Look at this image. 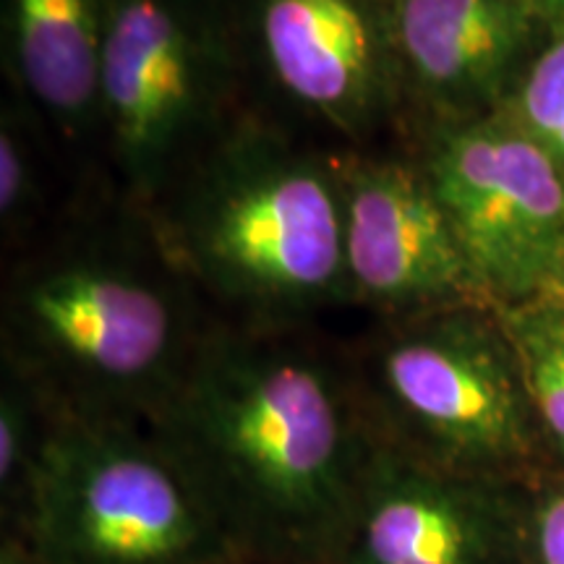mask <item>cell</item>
I'll return each mask as SVG.
<instances>
[{
  "mask_svg": "<svg viewBox=\"0 0 564 564\" xmlns=\"http://www.w3.org/2000/svg\"><path fill=\"white\" fill-rule=\"evenodd\" d=\"M350 303L390 316L484 299L421 160L333 154Z\"/></svg>",
  "mask_w": 564,
  "mask_h": 564,
  "instance_id": "9c48e42d",
  "label": "cell"
},
{
  "mask_svg": "<svg viewBox=\"0 0 564 564\" xmlns=\"http://www.w3.org/2000/svg\"><path fill=\"white\" fill-rule=\"evenodd\" d=\"M112 0H0L11 95L61 139L100 131V70Z\"/></svg>",
  "mask_w": 564,
  "mask_h": 564,
  "instance_id": "7c38bea8",
  "label": "cell"
},
{
  "mask_svg": "<svg viewBox=\"0 0 564 564\" xmlns=\"http://www.w3.org/2000/svg\"><path fill=\"white\" fill-rule=\"evenodd\" d=\"M552 34L497 112L564 171V30H552Z\"/></svg>",
  "mask_w": 564,
  "mask_h": 564,
  "instance_id": "9a60e30c",
  "label": "cell"
},
{
  "mask_svg": "<svg viewBox=\"0 0 564 564\" xmlns=\"http://www.w3.org/2000/svg\"><path fill=\"white\" fill-rule=\"evenodd\" d=\"M178 272L251 327L350 303L333 154L238 118L152 215Z\"/></svg>",
  "mask_w": 564,
  "mask_h": 564,
  "instance_id": "3957f363",
  "label": "cell"
},
{
  "mask_svg": "<svg viewBox=\"0 0 564 564\" xmlns=\"http://www.w3.org/2000/svg\"><path fill=\"white\" fill-rule=\"evenodd\" d=\"M421 165L478 291L494 306L549 295L564 251V171L502 112L436 123Z\"/></svg>",
  "mask_w": 564,
  "mask_h": 564,
  "instance_id": "52a82bcc",
  "label": "cell"
},
{
  "mask_svg": "<svg viewBox=\"0 0 564 564\" xmlns=\"http://www.w3.org/2000/svg\"><path fill=\"white\" fill-rule=\"evenodd\" d=\"M539 19L549 21L552 30H564V0H528Z\"/></svg>",
  "mask_w": 564,
  "mask_h": 564,
  "instance_id": "d6986e66",
  "label": "cell"
},
{
  "mask_svg": "<svg viewBox=\"0 0 564 564\" xmlns=\"http://www.w3.org/2000/svg\"><path fill=\"white\" fill-rule=\"evenodd\" d=\"M225 564H282V562H270V560H257V556H236V560Z\"/></svg>",
  "mask_w": 564,
  "mask_h": 564,
  "instance_id": "44dd1931",
  "label": "cell"
},
{
  "mask_svg": "<svg viewBox=\"0 0 564 564\" xmlns=\"http://www.w3.org/2000/svg\"><path fill=\"white\" fill-rule=\"evenodd\" d=\"M525 562L523 514L505 510L489 481L413 460L373 436L369 460L329 564Z\"/></svg>",
  "mask_w": 564,
  "mask_h": 564,
  "instance_id": "30bf717a",
  "label": "cell"
},
{
  "mask_svg": "<svg viewBox=\"0 0 564 564\" xmlns=\"http://www.w3.org/2000/svg\"><path fill=\"white\" fill-rule=\"evenodd\" d=\"M42 121L24 102L9 95L0 108V225L11 241L30 228L42 207V167L37 129Z\"/></svg>",
  "mask_w": 564,
  "mask_h": 564,
  "instance_id": "2e32d148",
  "label": "cell"
},
{
  "mask_svg": "<svg viewBox=\"0 0 564 564\" xmlns=\"http://www.w3.org/2000/svg\"><path fill=\"white\" fill-rule=\"evenodd\" d=\"M463 306L390 316L348 371L379 442L491 484L531 460L541 429L499 316L489 324Z\"/></svg>",
  "mask_w": 564,
  "mask_h": 564,
  "instance_id": "277c9868",
  "label": "cell"
},
{
  "mask_svg": "<svg viewBox=\"0 0 564 564\" xmlns=\"http://www.w3.org/2000/svg\"><path fill=\"white\" fill-rule=\"evenodd\" d=\"M405 102L457 121L502 105L539 13L528 0H390Z\"/></svg>",
  "mask_w": 564,
  "mask_h": 564,
  "instance_id": "8fae6325",
  "label": "cell"
},
{
  "mask_svg": "<svg viewBox=\"0 0 564 564\" xmlns=\"http://www.w3.org/2000/svg\"><path fill=\"white\" fill-rule=\"evenodd\" d=\"M53 419L55 405L42 394L40 387L3 361V377H0V510H3V528L13 525L21 518Z\"/></svg>",
  "mask_w": 564,
  "mask_h": 564,
  "instance_id": "5bb4252c",
  "label": "cell"
},
{
  "mask_svg": "<svg viewBox=\"0 0 564 564\" xmlns=\"http://www.w3.org/2000/svg\"><path fill=\"white\" fill-rule=\"evenodd\" d=\"M0 564H45L34 552L24 533L17 528H3V544H0Z\"/></svg>",
  "mask_w": 564,
  "mask_h": 564,
  "instance_id": "ac0fdd59",
  "label": "cell"
},
{
  "mask_svg": "<svg viewBox=\"0 0 564 564\" xmlns=\"http://www.w3.org/2000/svg\"><path fill=\"white\" fill-rule=\"evenodd\" d=\"M230 21L278 100L340 141L364 144L405 105L390 0H238Z\"/></svg>",
  "mask_w": 564,
  "mask_h": 564,
  "instance_id": "ba28073f",
  "label": "cell"
},
{
  "mask_svg": "<svg viewBox=\"0 0 564 564\" xmlns=\"http://www.w3.org/2000/svg\"><path fill=\"white\" fill-rule=\"evenodd\" d=\"M494 312L518 356L539 429L564 457V301L541 295Z\"/></svg>",
  "mask_w": 564,
  "mask_h": 564,
  "instance_id": "4fadbf2b",
  "label": "cell"
},
{
  "mask_svg": "<svg viewBox=\"0 0 564 564\" xmlns=\"http://www.w3.org/2000/svg\"><path fill=\"white\" fill-rule=\"evenodd\" d=\"M45 564H225L243 556L144 423L55 408L13 525Z\"/></svg>",
  "mask_w": 564,
  "mask_h": 564,
  "instance_id": "5b68a950",
  "label": "cell"
},
{
  "mask_svg": "<svg viewBox=\"0 0 564 564\" xmlns=\"http://www.w3.org/2000/svg\"><path fill=\"white\" fill-rule=\"evenodd\" d=\"M549 295H554V299H562V301H564V251H562V262H560V272H556L554 288H552V293H549Z\"/></svg>",
  "mask_w": 564,
  "mask_h": 564,
  "instance_id": "ffe728a7",
  "label": "cell"
},
{
  "mask_svg": "<svg viewBox=\"0 0 564 564\" xmlns=\"http://www.w3.org/2000/svg\"><path fill=\"white\" fill-rule=\"evenodd\" d=\"M241 51L220 0H112L100 133L133 212L152 215L230 129Z\"/></svg>",
  "mask_w": 564,
  "mask_h": 564,
  "instance_id": "8992f818",
  "label": "cell"
},
{
  "mask_svg": "<svg viewBox=\"0 0 564 564\" xmlns=\"http://www.w3.org/2000/svg\"><path fill=\"white\" fill-rule=\"evenodd\" d=\"M207 329L152 220L70 236L6 282L3 361L66 413L150 426Z\"/></svg>",
  "mask_w": 564,
  "mask_h": 564,
  "instance_id": "7a4b0ae2",
  "label": "cell"
},
{
  "mask_svg": "<svg viewBox=\"0 0 564 564\" xmlns=\"http://www.w3.org/2000/svg\"><path fill=\"white\" fill-rule=\"evenodd\" d=\"M150 429L243 556L329 564L373 447L348 364L288 327H209Z\"/></svg>",
  "mask_w": 564,
  "mask_h": 564,
  "instance_id": "6da1fadb",
  "label": "cell"
},
{
  "mask_svg": "<svg viewBox=\"0 0 564 564\" xmlns=\"http://www.w3.org/2000/svg\"><path fill=\"white\" fill-rule=\"evenodd\" d=\"M525 564H564V489H549L523 512Z\"/></svg>",
  "mask_w": 564,
  "mask_h": 564,
  "instance_id": "e0dca14e",
  "label": "cell"
}]
</instances>
